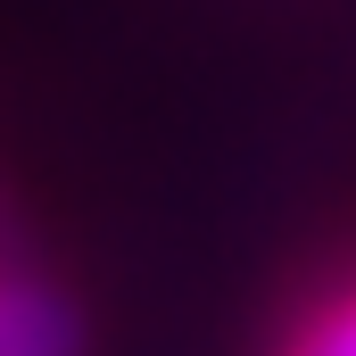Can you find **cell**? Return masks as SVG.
<instances>
[{
    "label": "cell",
    "mask_w": 356,
    "mask_h": 356,
    "mask_svg": "<svg viewBox=\"0 0 356 356\" xmlns=\"http://www.w3.org/2000/svg\"><path fill=\"white\" fill-rule=\"evenodd\" d=\"M0 249H8V207H0Z\"/></svg>",
    "instance_id": "3"
},
{
    "label": "cell",
    "mask_w": 356,
    "mask_h": 356,
    "mask_svg": "<svg viewBox=\"0 0 356 356\" xmlns=\"http://www.w3.org/2000/svg\"><path fill=\"white\" fill-rule=\"evenodd\" d=\"M0 356H83L75 298L8 257H0Z\"/></svg>",
    "instance_id": "1"
},
{
    "label": "cell",
    "mask_w": 356,
    "mask_h": 356,
    "mask_svg": "<svg viewBox=\"0 0 356 356\" xmlns=\"http://www.w3.org/2000/svg\"><path fill=\"white\" fill-rule=\"evenodd\" d=\"M282 356H356V290L323 298V307L290 332V348H282Z\"/></svg>",
    "instance_id": "2"
}]
</instances>
